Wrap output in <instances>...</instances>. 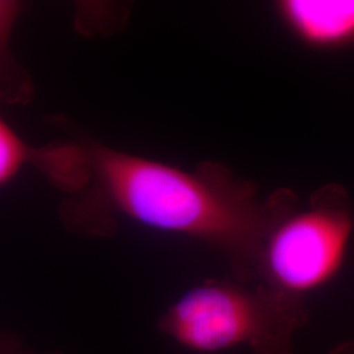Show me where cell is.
Wrapping results in <instances>:
<instances>
[{
	"mask_svg": "<svg viewBox=\"0 0 354 354\" xmlns=\"http://www.w3.org/2000/svg\"><path fill=\"white\" fill-rule=\"evenodd\" d=\"M88 183L61 210L76 234L108 236L121 215L143 227L201 241L227 259L235 279L257 281L261 248L297 194L266 196L227 167L205 162L193 171L84 140Z\"/></svg>",
	"mask_w": 354,
	"mask_h": 354,
	"instance_id": "obj_1",
	"label": "cell"
},
{
	"mask_svg": "<svg viewBox=\"0 0 354 354\" xmlns=\"http://www.w3.org/2000/svg\"><path fill=\"white\" fill-rule=\"evenodd\" d=\"M307 322L304 299L260 282L207 279L165 310L158 330L193 353L245 346L251 354H292L295 333Z\"/></svg>",
	"mask_w": 354,
	"mask_h": 354,
	"instance_id": "obj_2",
	"label": "cell"
},
{
	"mask_svg": "<svg viewBox=\"0 0 354 354\" xmlns=\"http://www.w3.org/2000/svg\"><path fill=\"white\" fill-rule=\"evenodd\" d=\"M354 230L349 194L337 184L315 192L270 231L261 248L257 281L306 301L335 279L345 261Z\"/></svg>",
	"mask_w": 354,
	"mask_h": 354,
	"instance_id": "obj_3",
	"label": "cell"
},
{
	"mask_svg": "<svg viewBox=\"0 0 354 354\" xmlns=\"http://www.w3.org/2000/svg\"><path fill=\"white\" fill-rule=\"evenodd\" d=\"M281 23L306 46L336 50L354 44V0H281Z\"/></svg>",
	"mask_w": 354,
	"mask_h": 354,
	"instance_id": "obj_4",
	"label": "cell"
},
{
	"mask_svg": "<svg viewBox=\"0 0 354 354\" xmlns=\"http://www.w3.org/2000/svg\"><path fill=\"white\" fill-rule=\"evenodd\" d=\"M24 10L16 0H0V104L21 105L35 96L33 80L12 50V33Z\"/></svg>",
	"mask_w": 354,
	"mask_h": 354,
	"instance_id": "obj_5",
	"label": "cell"
},
{
	"mask_svg": "<svg viewBox=\"0 0 354 354\" xmlns=\"http://www.w3.org/2000/svg\"><path fill=\"white\" fill-rule=\"evenodd\" d=\"M41 147H33L0 115V189L28 167L37 168Z\"/></svg>",
	"mask_w": 354,
	"mask_h": 354,
	"instance_id": "obj_6",
	"label": "cell"
},
{
	"mask_svg": "<svg viewBox=\"0 0 354 354\" xmlns=\"http://www.w3.org/2000/svg\"><path fill=\"white\" fill-rule=\"evenodd\" d=\"M20 352V344L11 335L0 333V354L17 353Z\"/></svg>",
	"mask_w": 354,
	"mask_h": 354,
	"instance_id": "obj_7",
	"label": "cell"
},
{
	"mask_svg": "<svg viewBox=\"0 0 354 354\" xmlns=\"http://www.w3.org/2000/svg\"><path fill=\"white\" fill-rule=\"evenodd\" d=\"M328 354H354V339L336 345L329 351Z\"/></svg>",
	"mask_w": 354,
	"mask_h": 354,
	"instance_id": "obj_8",
	"label": "cell"
},
{
	"mask_svg": "<svg viewBox=\"0 0 354 354\" xmlns=\"http://www.w3.org/2000/svg\"><path fill=\"white\" fill-rule=\"evenodd\" d=\"M8 354H20V353H19V352H17V353H8Z\"/></svg>",
	"mask_w": 354,
	"mask_h": 354,
	"instance_id": "obj_9",
	"label": "cell"
}]
</instances>
